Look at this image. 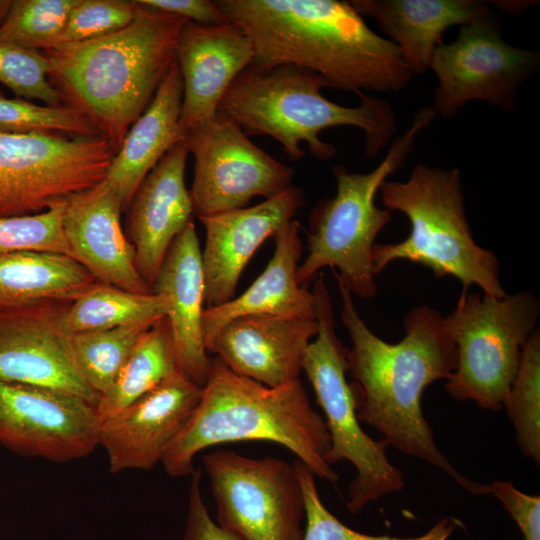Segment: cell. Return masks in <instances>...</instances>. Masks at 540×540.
Wrapping results in <instances>:
<instances>
[{"instance_id":"6da1fadb","label":"cell","mask_w":540,"mask_h":540,"mask_svg":"<svg viewBox=\"0 0 540 540\" xmlns=\"http://www.w3.org/2000/svg\"><path fill=\"white\" fill-rule=\"evenodd\" d=\"M337 284L341 320L352 342L347 372L359 421L402 453L440 469L468 492L490 494V485L464 477L443 455L422 411L426 387L447 381L457 366L456 346L443 316L426 305L413 307L403 318L404 338L388 343L366 325L349 290L339 280Z\"/></svg>"},{"instance_id":"7a4b0ae2","label":"cell","mask_w":540,"mask_h":540,"mask_svg":"<svg viewBox=\"0 0 540 540\" xmlns=\"http://www.w3.org/2000/svg\"><path fill=\"white\" fill-rule=\"evenodd\" d=\"M254 47L252 65L290 64L356 93L399 92L413 73L400 49L373 32L349 1L216 0Z\"/></svg>"},{"instance_id":"3957f363","label":"cell","mask_w":540,"mask_h":540,"mask_svg":"<svg viewBox=\"0 0 540 540\" xmlns=\"http://www.w3.org/2000/svg\"><path fill=\"white\" fill-rule=\"evenodd\" d=\"M140 5L126 27L42 50L62 103L80 112L114 150L177 61L184 18Z\"/></svg>"},{"instance_id":"277c9868","label":"cell","mask_w":540,"mask_h":540,"mask_svg":"<svg viewBox=\"0 0 540 540\" xmlns=\"http://www.w3.org/2000/svg\"><path fill=\"white\" fill-rule=\"evenodd\" d=\"M237 441L280 444L316 477L338 481L326 461L331 444L325 420L312 407L300 379L269 387L234 373L214 357L200 401L161 464L170 476L191 475L198 453Z\"/></svg>"},{"instance_id":"5b68a950","label":"cell","mask_w":540,"mask_h":540,"mask_svg":"<svg viewBox=\"0 0 540 540\" xmlns=\"http://www.w3.org/2000/svg\"><path fill=\"white\" fill-rule=\"evenodd\" d=\"M329 87L319 74L290 64L269 67L249 65L233 81L218 111L233 120L249 136L267 135L278 141L287 157L305 156L300 142L319 160H327L336 147L320 133L329 127L352 126L365 133V155L373 158L396 130L392 106L363 93L356 107L339 105L325 98Z\"/></svg>"},{"instance_id":"8992f818","label":"cell","mask_w":540,"mask_h":540,"mask_svg":"<svg viewBox=\"0 0 540 540\" xmlns=\"http://www.w3.org/2000/svg\"><path fill=\"white\" fill-rule=\"evenodd\" d=\"M379 191L385 208L405 214L411 230L398 243L374 245L376 275L390 263L405 260L429 268L436 278H457L463 289L476 285L484 295H507L497 255L473 238L459 169L419 164L406 181H385Z\"/></svg>"},{"instance_id":"52a82bcc","label":"cell","mask_w":540,"mask_h":540,"mask_svg":"<svg viewBox=\"0 0 540 540\" xmlns=\"http://www.w3.org/2000/svg\"><path fill=\"white\" fill-rule=\"evenodd\" d=\"M435 116L432 106L421 108L372 171L351 173L342 165L333 167L336 194L312 211L308 253L296 272L299 284L304 285L320 269L329 267L351 294L365 299L377 294L372 253L376 237L391 220L392 212L377 207L375 197L387 178L404 165L418 134Z\"/></svg>"},{"instance_id":"ba28073f","label":"cell","mask_w":540,"mask_h":540,"mask_svg":"<svg viewBox=\"0 0 540 540\" xmlns=\"http://www.w3.org/2000/svg\"><path fill=\"white\" fill-rule=\"evenodd\" d=\"M311 291L318 330L305 351L302 371L324 412L331 444L327 463L332 466L348 461L357 472L349 485L346 503L348 511L357 514L368 503L401 491L404 479L387 458L388 442L371 438L360 425L353 391L346 379L347 347L337 336L332 300L322 275L315 279Z\"/></svg>"},{"instance_id":"9c48e42d","label":"cell","mask_w":540,"mask_h":540,"mask_svg":"<svg viewBox=\"0 0 540 540\" xmlns=\"http://www.w3.org/2000/svg\"><path fill=\"white\" fill-rule=\"evenodd\" d=\"M539 315V301L531 292L496 298L463 289L454 310L443 317L457 350L446 391L487 410L503 408Z\"/></svg>"},{"instance_id":"30bf717a","label":"cell","mask_w":540,"mask_h":540,"mask_svg":"<svg viewBox=\"0 0 540 540\" xmlns=\"http://www.w3.org/2000/svg\"><path fill=\"white\" fill-rule=\"evenodd\" d=\"M115 154L101 136L0 133V218L43 213L94 187Z\"/></svg>"},{"instance_id":"8fae6325","label":"cell","mask_w":540,"mask_h":540,"mask_svg":"<svg viewBox=\"0 0 540 540\" xmlns=\"http://www.w3.org/2000/svg\"><path fill=\"white\" fill-rule=\"evenodd\" d=\"M216 523L243 540H303L305 503L293 464L217 449L202 457Z\"/></svg>"},{"instance_id":"7c38bea8","label":"cell","mask_w":540,"mask_h":540,"mask_svg":"<svg viewBox=\"0 0 540 540\" xmlns=\"http://www.w3.org/2000/svg\"><path fill=\"white\" fill-rule=\"evenodd\" d=\"M185 142L194 157L190 194L198 217L246 207L253 197L268 199L291 186L295 170L219 111L187 130Z\"/></svg>"},{"instance_id":"4fadbf2b","label":"cell","mask_w":540,"mask_h":540,"mask_svg":"<svg viewBox=\"0 0 540 540\" xmlns=\"http://www.w3.org/2000/svg\"><path fill=\"white\" fill-rule=\"evenodd\" d=\"M538 66L539 54L506 42L493 16L462 25L453 42L433 52L430 69L438 84L432 107L451 117L468 102L482 100L513 112L518 89Z\"/></svg>"},{"instance_id":"5bb4252c","label":"cell","mask_w":540,"mask_h":540,"mask_svg":"<svg viewBox=\"0 0 540 540\" xmlns=\"http://www.w3.org/2000/svg\"><path fill=\"white\" fill-rule=\"evenodd\" d=\"M96 406L73 395L0 381V445L27 457L65 463L99 445Z\"/></svg>"},{"instance_id":"9a60e30c","label":"cell","mask_w":540,"mask_h":540,"mask_svg":"<svg viewBox=\"0 0 540 540\" xmlns=\"http://www.w3.org/2000/svg\"><path fill=\"white\" fill-rule=\"evenodd\" d=\"M71 302L42 301L0 311V381L47 388L97 405L84 380L72 336L62 327Z\"/></svg>"},{"instance_id":"2e32d148","label":"cell","mask_w":540,"mask_h":540,"mask_svg":"<svg viewBox=\"0 0 540 540\" xmlns=\"http://www.w3.org/2000/svg\"><path fill=\"white\" fill-rule=\"evenodd\" d=\"M203 387L178 371L100 423L109 471L151 470L196 409Z\"/></svg>"},{"instance_id":"e0dca14e","label":"cell","mask_w":540,"mask_h":540,"mask_svg":"<svg viewBox=\"0 0 540 540\" xmlns=\"http://www.w3.org/2000/svg\"><path fill=\"white\" fill-rule=\"evenodd\" d=\"M304 201L302 190L291 185L257 205L198 217L206 234L202 266L207 308L233 299L256 250L294 219Z\"/></svg>"},{"instance_id":"ac0fdd59","label":"cell","mask_w":540,"mask_h":540,"mask_svg":"<svg viewBox=\"0 0 540 540\" xmlns=\"http://www.w3.org/2000/svg\"><path fill=\"white\" fill-rule=\"evenodd\" d=\"M316 319L246 315L230 320L205 344L234 373L269 387L300 379Z\"/></svg>"},{"instance_id":"d6986e66","label":"cell","mask_w":540,"mask_h":540,"mask_svg":"<svg viewBox=\"0 0 540 540\" xmlns=\"http://www.w3.org/2000/svg\"><path fill=\"white\" fill-rule=\"evenodd\" d=\"M123 205L104 180L66 200L62 227L69 255L97 282L150 293L135 264V250L121 227Z\"/></svg>"},{"instance_id":"ffe728a7","label":"cell","mask_w":540,"mask_h":540,"mask_svg":"<svg viewBox=\"0 0 540 540\" xmlns=\"http://www.w3.org/2000/svg\"><path fill=\"white\" fill-rule=\"evenodd\" d=\"M183 82L180 124L187 130L213 117L236 77L254 60L250 37L237 24L186 21L177 43Z\"/></svg>"},{"instance_id":"44dd1931","label":"cell","mask_w":540,"mask_h":540,"mask_svg":"<svg viewBox=\"0 0 540 540\" xmlns=\"http://www.w3.org/2000/svg\"><path fill=\"white\" fill-rule=\"evenodd\" d=\"M188 154L184 138L148 173L128 205L127 226L135 264L150 288L172 242L194 214L185 184Z\"/></svg>"},{"instance_id":"7402d4cb","label":"cell","mask_w":540,"mask_h":540,"mask_svg":"<svg viewBox=\"0 0 540 540\" xmlns=\"http://www.w3.org/2000/svg\"><path fill=\"white\" fill-rule=\"evenodd\" d=\"M167 297L168 319L180 371L203 387L211 366L202 332L205 285L193 221L174 239L152 284Z\"/></svg>"},{"instance_id":"603a6c76","label":"cell","mask_w":540,"mask_h":540,"mask_svg":"<svg viewBox=\"0 0 540 540\" xmlns=\"http://www.w3.org/2000/svg\"><path fill=\"white\" fill-rule=\"evenodd\" d=\"M299 222L292 219L274 235L275 251L264 271L240 296L204 309V345L230 320L246 315H270L315 320L312 291L296 278L302 243Z\"/></svg>"},{"instance_id":"cb8c5ba5","label":"cell","mask_w":540,"mask_h":540,"mask_svg":"<svg viewBox=\"0 0 540 540\" xmlns=\"http://www.w3.org/2000/svg\"><path fill=\"white\" fill-rule=\"evenodd\" d=\"M363 17L375 20L400 49L412 73L430 68L433 52L443 43L445 30L492 16L485 2L476 0H352Z\"/></svg>"},{"instance_id":"d4e9b609","label":"cell","mask_w":540,"mask_h":540,"mask_svg":"<svg viewBox=\"0 0 540 540\" xmlns=\"http://www.w3.org/2000/svg\"><path fill=\"white\" fill-rule=\"evenodd\" d=\"M183 82L177 61L131 125L104 178L123 209L162 157L185 138L180 124Z\"/></svg>"},{"instance_id":"484cf974","label":"cell","mask_w":540,"mask_h":540,"mask_svg":"<svg viewBox=\"0 0 540 540\" xmlns=\"http://www.w3.org/2000/svg\"><path fill=\"white\" fill-rule=\"evenodd\" d=\"M96 283L85 267L66 254L0 255V311L49 300L73 302Z\"/></svg>"},{"instance_id":"4316f807","label":"cell","mask_w":540,"mask_h":540,"mask_svg":"<svg viewBox=\"0 0 540 540\" xmlns=\"http://www.w3.org/2000/svg\"><path fill=\"white\" fill-rule=\"evenodd\" d=\"M180 371L168 319H159L138 341L111 388L98 399L100 423Z\"/></svg>"},{"instance_id":"83f0119b","label":"cell","mask_w":540,"mask_h":540,"mask_svg":"<svg viewBox=\"0 0 540 540\" xmlns=\"http://www.w3.org/2000/svg\"><path fill=\"white\" fill-rule=\"evenodd\" d=\"M168 300L161 293H134L97 282L71 302L62 327L71 335L116 327L155 323L166 317Z\"/></svg>"},{"instance_id":"f1b7e54d","label":"cell","mask_w":540,"mask_h":540,"mask_svg":"<svg viewBox=\"0 0 540 540\" xmlns=\"http://www.w3.org/2000/svg\"><path fill=\"white\" fill-rule=\"evenodd\" d=\"M155 323L89 331L72 336L78 368L86 383L99 397L111 388L138 341Z\"/></svg>"},{"instance_id":"f546056e","label":"cell","mask_w":540,"mask_h":540,"mask_svg":"<svg viewBox=\"0 0 540 540\" xmlns=\"http://www.w3.org/2000/svg\"><path fill=\"white\" fill-rule=\"evenodd\" d=\"M524 456L540 463V333L527 340L517 375L504 401Z\"/></svg>"},{"instance_id":"4dcf8cb0","label":"cell","mask_w":540,"mask_h":540,"mask_svg":"<svg viewBox=\"0 0 540 540\" xmlns=\"http://www.w3.org/2000/svg\"><path fill=\"white\" fill-rule=\"evenodd\" d=\"M77 0H11L0 37L19 46L50 48Z\"/></svg>"},{"instance_id":"1f68e13d","label":"cell","mask_w":540,"mask_h":540,"mask_svg":"<svg viewBox=\"0 0 540 540\" xmlns=\"http://www.w3.org/2000/svg\"><path fill=\"white\" fill-rule=\"evenodd\" d=\"M0 133H53L67 136H100L77 110L65 105H37L0 94Z\"/></svg>"},{"instance_id":"d6a6232c","label":"cell","mask_w":540,"mask_h":540,"mask_svg":"<svg viewBox=\"0 0 540 540\" xmlns=\"http://www.w3.org/2000/svg\"><path fill=\"white\" fill-rule=\"evenodd\" d=\"M304 496L305 521L303 540H448L455 526L447 519L439 521L427 533L413 538L372 536L357 532L343 524L323 504L316 476L301 461L293 463Z\"/></svg>"},{"instance_id":"836d02e7","label":"cell","mask_w":540,"mask_h":540,"mask_svg":"<svg viewBox=\"0 0 540 540\" xmlns=\"http://www.w3.org/2000/svg\"><path fill=\"white\" fill-rule=\"evenodd\" d=\"M49 70L43 52L0 37V82L18 97L37 99L48 106L63 105L60 94L48 80Z\"/></svg>"},{"instance_id":"e575fe53","label":"cell","mask_w":540,"mask_h":540,"mask_svg":"<svg viewBox=\"0 0 540 540\" xmlns=\"http://www.w3.org/2000/svg\"><path fill=\"white\" fill-rule=\"evenodd\" d=\"M139 8L134 0H77L50 48L114 33L130 24Z\"/></svg>"},{"instance_id":"d590c367","label":"cell","mask_w":540,"mask_h":540,"mask_svg":"<svg viewBox=\"0 0 540 540\" xmlns=\"http://www.w3.org/2000/svg\"><path fill=\"white\" fill-rule=\"evenodd\" d=\"M64 205L35 215L0 218V255L18 251L69 255L62 227Z\"/></svg>"},{"instance_id":"8d00e7d4","label":"cell","mask_w":540,"mask_h":540,"mask_svg":"<svg viewBox=\"0 0 540 540\" xmlns=\"http://www.w3.org/2000/svg\"><path fill=\"white\" fill-rule=\"evenodd\" d=\"M493 494L518 525L524 540H540V496L518 490L511 481L493 480Z\"/></svg>"},{"instance_id":"74e56055","label":"cell","mask_w":540,"mask_h":540,"mask_svg":"<svg viewBox=\"0 0 540 540\" xmlns=\"http://www.w3.org/2000/svg\"><path fill=\"white\" fill-rule=\"evenodd\" d=\"M201 469L191 474L187 518L182 540H243L221 528L211 518L201 491Z\"/></svg>"},{"instance_id":"f35d334b","label":"cell","mask_w":540,"mask_h":540,"mask_svg":"<svg viewBox=\"0 0 540 540\" xmlns=\"http://www.w3.org/2000/svg\"><path fill=\"white\" fill-rule=\"evenodd\" d=\"M149 8L174 14L199 25L213 26L231 22L215 1L138 0Z\"/></svg>"},{"instance_id":"ab89813d","label":"cell","mask_w":540,"mask_h":540,"mask_svg":"<svg viewBox=\"0 0 540 540\" xmlns=\"http://www.w3.org/2000/svg\"><path fill=\"white\" fill-rule=\"evenodd\" d=\"M11 5V0H0V25L4 21Z\"/></svg>"}]
</instances>
